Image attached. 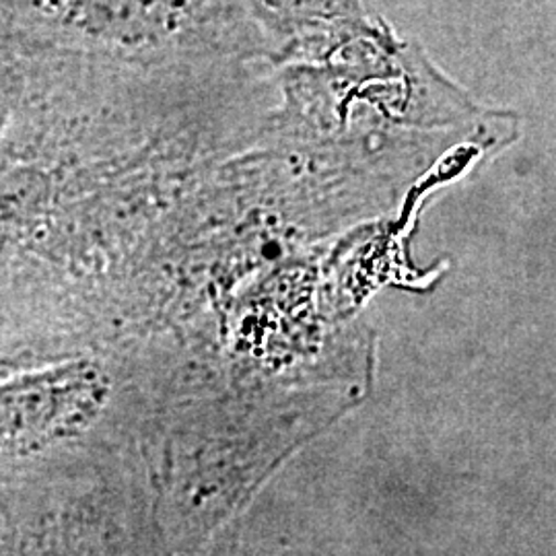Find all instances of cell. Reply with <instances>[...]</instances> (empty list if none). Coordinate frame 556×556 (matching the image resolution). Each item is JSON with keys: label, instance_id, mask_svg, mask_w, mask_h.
<instances>
[{"label": "cell", "instance_id": "7a4b0ae2", "mask_svg": "<svg viewBox=\"0 0 556 556\" xmlns=\"http://www.w3.org/2000/svg\"><path fill=\"white\" fill-rule=\"evenodd\" d=\"M202 556H239V542L236 530H227L219 540H215Z\"/></svg>", "mask_w": 556, "mask_h": 556}, {"label": "cell", "instance_id": "6da1fadb", "mask_svg": "<svg viewBox=\"0 0 556 556\" xmlns=\"http://www.w3.org/2000/svg\"><path fill=\"white\" fill-rule=\"evenodd\" d=\"M89 378L75 363L46 365L0 381V456L36 454L79 420Z\"/></svg>", "mask_w": 556, "mask_h": 556}, {"label": "cell", "instance_id": "3957f363", "mask_svg": "<svg viewBox=\"0 0 556 556\" xmlns=\"http://www.w3.org/2000/svg\"><path fill=\"white\" fill-rule=\"evenodd\" d=\"M13 110H15V96H13V91L0 80V132H2V128L7 126V122H9L11 114H13Z\"/></svg>", "mask_w": 556, "mask_h": 556}]
</instances>
